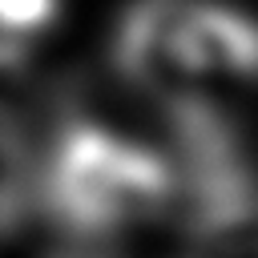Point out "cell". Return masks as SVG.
I'll list each match as a JSON object with an SVG mask.
<instances>
[{
  "mask_svg": "<svg viewBox=\"0 0 258 258\" xmlns=\"http://www.w3.org/2000/svg\"><path fill=\"white\" fill-rule=\"evenodd\" d=\"M206 258H258V214H242L226 222L210 238Z\"/></svg>",
  "mask_w": 258,
  "mask_h": 258,
  "instance_id": "cell-2",
  "label": "cell"
},
{
  "mask_svg": "<svg viewBox=\"0 0 258 258\" xmlns=\"http://www.w3.org/2000/svg\"><path fill=\"white\" fill-rule=\"evenodd\" d=\"M250 52V40L230 24L202 12H173L157 20L145 36V69L153 77H181L202 81L222 69H238Z\"/></svg>",
  "mask_w": 258,
  "mask_h": 258,
  "instance_id": "cell-1",
  "label": "cell"
}]
</instances>
